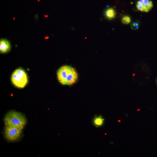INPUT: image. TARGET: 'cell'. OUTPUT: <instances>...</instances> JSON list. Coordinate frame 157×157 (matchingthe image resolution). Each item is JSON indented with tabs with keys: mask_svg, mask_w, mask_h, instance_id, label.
Returning a JSON list of instances; mask_svg holds the SVG:
<instances>
[{
	"mask_svg": "<svg viewBox=\"0 0 157 157\" xmlns=\"http://www.w3.org/2000/svg\"><path fill=\"white\" fill-rule=\"evenodd\" d=\"M57 74L59 82L64 85H72L78 79V74L76 69L67 65L61 67L58 70Z\"/></svg>",
	"mask_w": 157,
	"mask_h": 157,
	"instance_id": "cell-1",
	"label": "cell"
},
{
	"mask_svg": "<svg viewBox=\"0 0 157 157\" xmlns=\"http://www.w3.org/2000/svg\"><path fill=\"white\" fill-rule=\"evenodd\" d=\"M5 126L16 127L23 129L27 123V119L22 113L11 111L6 113L4 118Z\"/></svg>",
	"mask_w": 157,
	"mask_h": 157,
	"instance_id": "cell-2",
	"label": "cell"
},
{
	"mask_svg": "<svg viewBox=\"0 0 157 157\" xmlns=\"http://www.w3.org/2000/svg\"><path fill=\"white\" fill-rule=\"evenodd\" d=\"M11 80L13 84L16 87L23 88L28 83V77L24 69L19 68L16 69L13 73Z\"/></svg>",
	"mask_w": 157,
	"mask_h": 157,
	"instance_id": "cell-3",
	"label": "cell"
},
{
	"mask_svg": "<svg viewBox=\"0 0 157 157\" xmlns=\"http://www.w3.org/2000/svg\"><path fill=\"white\" fill-rule=\"evenodd\" d=\"M22 130L15 126H6L4 131L5 137L9 142L17 141L20 138Z\"/></svg>",
	"mask_w": 157,
	"mask_h": 157,
	"instance_id": "cell-4",
	"label": "cell"
},
{
	"mask_svg": "<svg viewBox=\"0 0 157 157\" xmlns=\"http://www.w3.org/2000/svg\"><path fill=\"white\" fill-rule=\"evenodd\" d=\"M136 6L138 10L147 13L153 8V3L151 0H139L136 3Z\"/></svg>",
	"mask_w": 157,
	"mask_h": 157,
	"instance_id": "cell-5",
	"label": "cell"
},
{
	"mask_svg": "<svg viewBox=\"0 0 157 157\" xmlns=\"http://www.w3.org/2000/svg\"><path fill=\"white\" fill-rule=\"evenodd\" d=\"M11 49V45L9 41L6 39H1L0 42V51L1 53L8 52Z\"/></svg>",
	"mask_w": 157,
	"mask_h": 157,
	"instance_id": "cell-6",
	"label": "cell"
},
{
	"mask_svg": "<svg viewBox=\"0 0 157 157\" xmlns=\"http://www.w3.org/2000/svg\"><path fill=\"white\" fill-rule=\"evenodd\" d=\"M104 122V119L101 116H95L93 120V124L97 127L101 126Z\"/></svg>",
	"mask_w": 157,
	"mask_h": 157,
	"instance_id": "cell-7",
	"label": "cell"
},
{
	"mask_svg": "<svg viewBox=\"0 0 157 157\" xmlns=\"http://www.w3.org/2000/svg\"><path fill=\"white\" fill-rule=\"evenodd\" d=\"M105 15L106 17L109 20L113 19L116 16L115 11L112 8H109L106 10Z\"/></svg>",
	"mask_w": 157,
	"mask_h": 157,
	"instance_id": "cell-8",
	"label": "cell"
},
{
	"mask_svg": "<svg viewBox=\"0 0 157 157\" xmlns=\"http://www.w3.org/2000/svg\"><path fill=\"white\" fill-rule=\"evenodd\" d=\"M130 17L128 15L124 16L122 19V22L123 24H129L131 22Z\"/></svg>",
	"mask_w": 157,
	"mask_h": 157,
	"instance_id": "cell-9",
	"label": "cell"
},
{
	"mask_svg": "<svg viewBox=\"0 0 157 157\" xmlns=\"http://www.w3.org/2000/svg\"><path fill=\"white\" fill-rule=\"evenodd\" d=\"M131 26L132 29L134 30H137L139 27V24L138 22H134L131 24Z\"/></svg>",
	"mask_w": 157,
	"mask_h": 157,
	"instance_id": "cell-10",
	"label": "cell"
},
{
	"mask_svg": "<svg viewBox=\"0 0 157 157\" xmlns=\"http://www.w3.org/2000/svg\"><path fill=\"white\" fill-rule=\"evenodd\" d=\"M44 16L45 17H48V15H44Z\"/></svg>",
	"mask_w": 157,
	"mask_h": 157,
	"instance_id": "cell-11",
	"label": "cell"
},
{
	"mask_svg": "<svg viewBox=\"0 0 157 157\" xmlns=\"http://www.w3.org/2000/svg\"><path fill=\"white\" fill-rule=\"evenodd\" d=\"M49 38V37L48 36H46V37H45V39H48Z\"/></svg>",
	"mask_w": 157,
	"mask_h": 157,
	"instance_id": "cell-12",
	"label": "cell"
},
{
	"mask_svg": "<svg viewBox=\"0 0 157 157\" xmlns=\"http://www.w3.org/2000/svg\"><path fill=\"white\" fill-rule=\"evenodd\" d=\"M156 84L157 85V78H156Z\"/></svg>",
	"mask_w": 157,
	"mask_h": 157,
	"instance_id": "cell-13",
	"label": "cell"
}]
</instances>
